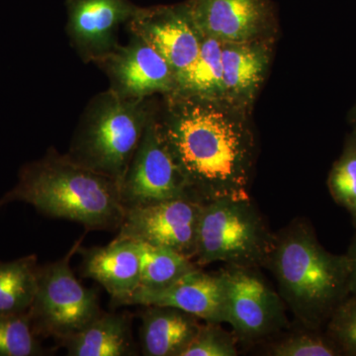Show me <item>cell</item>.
<instances>
[{"mask_svg":"<svg viewBox=\"0 0 356 356\" xmlns=\"http://www.w3.org/2000/svg\"><path fill=\"white\" fill-rule=\"evenodd\" d=\"M81 243L77 241L63 259L40 266L36 294L27 311L37 337L62 343L102 313L97 293L83 286L70 267Z\"/></svg>","mask_w":356,"mask_h":356,"instance_id":"6","label":"cell"},{"mask_svg":"<svg viewBox=\"0 0 356 356\" xmlns=\"http://www.w3.org/2000/svg\"><path fill=\"white\" fill-rule=\"evenodd\" d=\"M126 305L172 307L206 323H227L224 277L221 273H206L201 268L163 289H137L122 304Z\"/></svg>","mask_w":356,"mask_h":356,"instance_id":"14","label":"cell"},{"mask_svg":"<svg viewBox=\"0 0 356 356\" xmlns=\"http://www.w3.org/2000/svg\"><path fill=\"white\" fill-rule=\"evenodd\" d=\"M40 266L36 255L0 262V312H25L31 306Z\"/></svg>","mask_w":356,"mask_h":356,"instance_id":"20","label":"cell"},{"mask_svg":"<svg viewBox=\"0 0 356 356\" xmlns=\"http://www.w3.org/2000/svg\"><path fill=\"white\" fill-rule=\"evenodd\" d=\"M70 44L86 64H97L119 46V30L139 6L132 0H65Z\"/></svg>","mask_w":356,"mask_h":356,"instance_id":"13","label":"cell"},{"mask_svg":"<svg viewBox=\"0 0 356 356\" xmlns=\"http://www.w3.org/2000/svg\"><path fill=\"white\" fill-rule=\"evenodd\" d=\"M273 356H341V351L324 331L304 327L270 346Z\"/></svg>","mask_w":356,"mask_h":356,"instance_id":"24","label":"cell"},{"mask_svg":"<svg viewBox=\"0 0 356 356\" xmlns=\"http://www.w3.org/2000/svg\"><path fill=\"white\" fill-rule=\"evenodd\" d=\"M264 267L277 281L285 305L306 329L323 331L350 295L348 257L325 250L304 220L275 234Z\"/></svg>","mask_w":356,"mask_h":356,"instance_id":"3","label":"cell"},{"mask_svg":"<svg viewBox=\"0 0 356 356\" xmlns=\"http://www.w3.org/2000/svg\"><path fill=\"white\" fill-rule=\"evenodd\" d=\"M194 22L205 37L222 43L276 39L273 0H187Z\"/></svg>","mask_w":356,"mask_h":356,"instance_id":"12","label":"cell"},{"mask_svg":"<svg viewBox=\"0 0 356 356\" xmlns=\"http://www.w3.org/2000/svg\"><path fill=\"white\" fill-rule=\"evenodd\" d=\"M37 337L27 311L0 312V356L46 355Z\"/></svg>","mask_w":356,"mask_h":356,"instance_id":"23","label":"cell"},{"mask_svg":"<svg viewBox=\"0 0 356 356\" xmlns=\"http://www.w3.org/2000/svg\"><path fill=\"white\" fill-rule=\"evenodd\" d=\"M198 320L172 307L147 306L140 327L143 355L181 356L202 325Z\"/></svg>","mask_w":356,"mask_h":356,"instance_id":"17","label":"cell"},{"mask_svg":"<svg viewBox=\"0 0 356 356\" xmlns=\"http://www.w3.org/2000/svg\"><path fill=\"white\" fill-rule=\"evenodd\" d=\"M221 324L207 323L201 325L198 334L181 356H236L238 355L235 334L224 331Z\"/></svg>","mask_w":356,"mask_h":356,"instance_id":"26","label":"cell"},{"mask_svg":"<svg viewBox=\"0 0 356 356\" xmlns=\"http://www.w3.org/2000/svg\"><path fill=\"white\" fill-rule=\"evenodd\" d=\"M351 122H353V125H355V130H356V104L353 112H351Z\"/></svg>","mask_w":356,"mask_h":356,"instance_id":"28","label":"cell"},{"mask_svg":"<svg viewBox=\"0 0 356 356\" xmlns=\"http://www.w3.org/2000/svg\"><path fill=\"white\" fill-rule=\"evenodd\" d=\"M109 79L110 89L121 97L145 99L175 93L177 77L154 47L130 33L127 44H119L96 64Z\"/></svg>","mask_w":356,"mask_h":356,"instance_id":"11","label":"cell"},{"mask_svg":"<svg viewBox=\"0 0 356 356\" xmlns=\"http://www.w3.org/2000/svg\"><path fill=\"white\" fill-rule=\"evenodd\" d=\"M275 234L252 199H220L203 205L195 264L261 267L273 248Z\"/></svg>","mask_w":356,"mask_h":356,"instance_id":"5","label":"cell"},{"mask_svg":"<svg viewBox=\"0 0 356 356\" xmlns=\"http://www.w3.org/2000/svg\"><path fill=\"white\" fill-rule=\"evenodd\" d=\"M203 205L193 199L177 198L128 208L117 236L170 248L193 259Z\"/></svg>","mask_w":356,"mask_h":356,"instance_id":"9","label":"cell"},{"mask_svg":"<svg viewBox=\"0 0 356 356\" xmlns=\"http://www.w3.org/2000/svg\"><path fill=\"white\" fill-rule=\"evenodd\" d=\"M70 356L136 355L127 314L102 313L81 331L63 341Z\"/></svg>","mask_w":356,"mask_h":356,"instance_id":"18","label":"cell"},{"mask_svg":"<svg viewBox=\"0 0 356 356\" xmlns=\"http://www.w3.org/2000/svg\"><path fill=\"white\" fill-rule=\"evenodd\" d=\"M275 40L222 43L225 102L252 113L268 72Z\"/></svg>","mask_w":356,"mask_h":356,"instance_id":"15","label":"cell"},{"mask_svg":"<svg viewBox=\"0 0 356 356\" xmlns=\"http://www.w3.org/2000/svg\"><path fill=\"white\" fill-rule=\"evenodd\" d=\"M77 250L83 255V276L104 287L114 306H122L140 287L139 243L117 236L104 247Z\"/></svg>","mask_w":356,"mask_h":356,"instance_id":"16","label":"cell"},{"mask_svg":"<svg viewBox=\"0 0 356 356\" xmlns=\"http://www.w3.org/2000/svg\"><path fill=\"white\" fill-rule=\"evenodd\" d=\"M156 108L158 104L122 181L121 198L125 210L170 199H192L184 173L159 135Z\"/></svg>","mask_w":356,"mask_h":356,"instance_id":"8","label":"cell"},{"mask_svg":"<svg viewBox=\"0 0 356 356\" xmlns=\"http://www.w3.org/2000/svg\"><path fill=\"white\" fill-rule=\"evenodd\" d=\"M156 104L154 97L130 99L110 88L98 93L79 119L67 156L121 187Z\"/></svg>","mask_w":356,"mask_h":356,"instance_id":"4","label":"cell"},{"mask_svg":"<svg viewBox=\"0 0 356 356\" xmlns=\"http://www.w3.org/2000/svg\"><path fill=\"white\" fill-rule=\"evenodd\" d=\"M140 280L138 289L156 290L170 286L186 274L200 268L192 259L170 248L140 243Z\"/></svg>","mask_w":356,"mask_h":356,"instance_id":"21","label":"cell"},{"mask_svg":"<svg viewBox=\"0 0 356 356\" xmlns=\"http://www.w3.org/2000/svg\"><path fill=\"white\" fill-rule=\"evenodd\" d=\"M346 254L350 264V292L356 296V235Z\"/></svg>","mask_w":356,"mask_h":356,"instance_id":"27","label":"cell"},{"mask_svg":"<svg viewBox=\"0 0 356 356\" xmlns=\"http://www.w3.org/2000/svg\"><path fill=\"white\" fill-rule=\"evenodd\" d=\"M159 135L200 203L250 198L257 138L250 112L225 100L161 96Z\"/></svg>","mask_w":356,"mask_h":356,"instance_id":"1","label":"cell"},{"mask_svg":"<svg viewBox=\"0 0 356 356\" xmlns=\"http://www.w3.org/2000/svg\"><path fill=\"white\" fill-rule=\"evenodd\" d=\"M226 289L227 324L238 341L252 343L288 325L286 305L257 267L227 266L221 271Z\"/></svg>","mask_w":356,"mask_h":356,"instance_id":"7","label":"cell"},{"mask_svg":"<svg viewBox=\"0 0 356 356\" xmlns=\"http://www.w3.org/2000/svg\"><path fill=\"white\" fill-rule=\"evenodd\" d=\"M138 35L163 56L170 65L177 86L200 53L203 35L194 22L188 2L140 7L128 23Z\"/></svg>","mask_w":356,"mask_h":356,"instance_id":"10","label":"cell"},{"mask_svg":"<svg viewBox=\"0 0 356 356\" xmlns=\"http://www.w3.org/2000/svg\"><path fill=\"white\" fill-rule=\"evenodd\" d=\"M327 188L334 202L348 211L356 227V130L348 136L343 153L332 165Z\"/></svg>","mask_w":356,"mask_h":356,"instance_id":"22","label":"cell"},{"mask_svg":"<svg viewBox=\"0 0 356 356\" xmlns=\"http://www.w3.org/2000/svg\"><path fill=\"white\" fill-rule=\"evenodd\" d=\"M13 202L30 204L44 216L79 222L88 229L119 228L125 214L120 185L55 147L22 166L17 184L0 199V206Z\"/></svg>","mask_w":356,"mask_h":356,"instance_id":"2","label":"cell"},{"mask_svg":"<svg viewBox=\"0 0 356 356\" xmlns=\"http://www.w3.org/2000/svg\"><path fill=\"white\" fill-rule=\"evenodd\" d=\"M325 329L341 355L356 356V296L350 295L337 307Z\"/></svg>","mask_w":356,"mask_h":356,"instance_id":"25","label":"cell"},{"mask_svg":"<svg viewBox=\"0 0 356 356\" xmlns=\"http://www.w3.org/2000/svg\"><path fill=\"white\" fill-rule=\"evenodd\" d=\"M172 95L204 100H225L221 41L203 37L197 58L179 79Z\"/></svg>","mask_w":356,"mask_h":356,"instance_id":"19","label":"cell"}]
</instances>
